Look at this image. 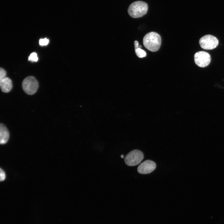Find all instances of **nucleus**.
Returning <instances> with one entry per match:
<instances>
[{
  "label": "nucleus",
  "instance_id": "nucleus-11",
  "mask_svg": "<svg viewBox=\"0 0 224 224\" xmlns=\"http://www.w3.org/2000/svg\"><path fill=\"white\" fill-rule=\"evenodd\" d=\"M37 55L36 53L33 52L30 54L28 57V60L32 62H37L38 60Z\"/></svg>",
  "mask_w": 224,
  "mask_h": 224
},
{
  "label": "nucleus",
  "instance_id": "nucleus-1",
  "mask_svg": "<svg viewBox=\"0 0 224 224\" xmlns=\"http://www.w3.org/2000/svg\"><path fill=\"white\" fill-rule=\"evenodd\" d=\"M161 38L156 32H151L145 35L143 39V44L149 50L156 52L159 49L161 44Z\"/></svg>",
  "mask_w": 224,
  "mask_h": 224
},
{
  "label": "nucleus",
  "instance_id": "nucleus-3",
  "mask_svg": "<svg viewBox=\"0 0 224 224\" xmlns=\"http://www.w3.org/2000/svg\"><path fill=\"white\" fill-rule=\"evenodd\" d=\"M39 86L38 82L34 77L31 76L26 77L22 83V87L27 94L32 95L37 91Z\"/></svg>",
  "mask_w": 224,
  "mask_h": 224
},
{
  "label": "nucleus",
  "instance_id": "nucleus-8",
  "mask_svg": "<svg viewBox=\"0 0 224 224\" xmlns=\"http://www.w3.org/2000/svg\"><path fill=\"white\" fill-rule=\"evenodd\" d=\"M0 86L1 91L3 92H9L12 88V81L9 77H6L0 79Z\"/></svg>",
  "mask_w": 224,
  "mask_h": 224
},
{
  "label": "nucleus",
  "instance_id": "nucleus-16",
  "mask_svg": "<svg viewBox=\"0 0 224 224\" xmlns=\"http://www.w3.org/2000/svg\"><path fill=\"white\" fill-rule=\"evenodd\" d=\"M120 157H121L122 158H124V156L123 155H122H122H121Z\"/></svg>",
  "mask_w": 224,
  "mask_h": 224
},
{
  "label": "nucleus",
  "instance_id": "nucleus-5",
  "mask_svg": "<svg viewBox=\"0 0 224 224\" xmlns=\"http://www.w3.org/2000/svg\"><path fill=\"white\" fill-rule=\"evenodd\" d=\"M199 44L202 48L206 50H211L217 47L218 44V40L215 37L208 35L200 38Z\"/></svg>",
  "mask_w": 224,
  "mask_h": 224
},
{
  "label": "nucleus",
  "instance_id": "nucleus-7",
  "mask_svg": "<svg viewBox=\"0 0 224 224\" xmlns=\"http://www.w3.org/2000/svg\"><path fill=\"white\" fill-rule=\"evenodd\" d=\"M156 167V164L154 162L151 160H147L142 162L139 166L137 169V171L141 174H148L154 170Z\"/></svg>",
  "mask_w": 224,
  "mask_h": 224
},
{
  "label": "nucleus",
  "instance_id": "nucleus-14",
  "mask_svg": "<svg viewBox=\"0 0 224 224\" xmlns=\"http://www.w3.org/2000/svg\"><path fill=\"white\" fill-rule=\"evenodd\" d=\"M6 175L4 171L1 168H0V181H3L5 179Z\"/></svg>",
  "mask_w": 224,
  "mask_h": 224
},
{
  "label": "nucleus",
  "instance_id": "nucleus-10",
  "mask_svg": "<svg viewBox=\"0 0 224 224\" xmlns=\"http://www.w3.org/2000/svg\"><path fill=\"white\" fill-rule=\"evenodd\" d=\"M135 52L139 58L144 57L147 55L145 51L139 48L135 49Z\"/></svg>",
  "mask_w": 224,
  "mask_h": 224
},
{
  "label": "nucleus",
  "instance_id": "nucleus-13",
  "mask_svg": "<svg viewBox=\"0 0 224 224\" xmlns=\"http://www.w3.org/2000/svg\"><path fill=\"white\" fill-rule=\"evenodd\" d=\"M6 71L2 68L0 69V79H2L6 77Z\"/></svg>",
  "mask_w": 224,
  "mask_h": 224
},
{
  "label": "nucleus",
  "instance_id": "nucleus-15",
  "mask_svg": "<svg viewBox=\"0 0 224 224\" xmlns=\"http://www.w3.org/2000/svg\"><path fill=\"white\" fill-rule=\"evenodd\" d=\"M135 49H136L138 48V41L136 40L134 42Z\"/></svg>",
  "mask_w": 224,
  "mask_h": 224
},
{
  "label": "nucleus",
  "instance_id": "nucleus-12",
  "mask_svg": "<svg viewBox=\"0 0 224 224\" xmlns=\"http://www.w3.org/2000/svg\"><path fill=\"white\" fill-rule=\"evenodd\" d=\"M49 43V40L46 38L40 40L39 43L40 45L43 46L47 45Z\"/></svg>",
  "mask_w": 224,
  "mask_h": 224
},
{
  "label": "nucleus",
  "instance_id": "nucleus-4",
  "mask_svg": "<svg viewBox=\"0 0 224 224\" xmlns=\"http://www.w3.org/2000/svg\"><path fill=\"white\" fill-rule=\"evenodd\" d=\"M143 158L144 155L142 152L138 150H134L126 155L124 161L127 165L134 166L139 164Z\"/></svg>",
  "mask_w": 224,
  "mask_h": 224
},
{
  "label": "nucleus",
  "instance_id": "nucleus-9",
  "mask_svg": "<svg viewBox=\"0 0 224 224\" xmlns=\"http://www.w3.org/2000/svg\"><path fill=\"white\" fill-rule=\"evenodd\" d=\"M9 137V133L5 126L3 124L0 125V142L1 144L6 143Z\"/></svg>",
  "mask_w": 224,
  "mask_h": 224
},
{
  "label": "nucleus",
  "instance_id": "nucleus-2",
  "mask_svg": "<svg viewBox=\"0 0 224 224\" xmlns=\"http://www.w3.org/2000/svg\"><path fill=\"white\" fill-rule=\"evenodd\" d=\"M148 8V6L146 2L142 1H136L130 5L128 12L133 18H139L147 13Z\"/></svg>",
  "mask_w": 224,
  "mask_h": 224
},
{
  "label": "nucleus",
  "instance_id": "nucleus-6",
  "mask_svg": "<svg viewBox=\"0 0 224 224\" xmlns=\"http://www.w3.org/2000/svg\"><path fill=\"white\" fill-rule=\"evenodd\" d=\"M194 60L197 66L204 68L208 66L210 63L211 57L210 54L207 52L199 51L194 55Z\"/></svg>",
  "mask_w": 224,
  "mask_h": 224
}]
</instances>
